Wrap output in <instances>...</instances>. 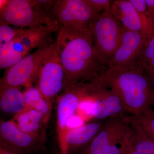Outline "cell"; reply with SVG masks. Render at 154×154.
<instances>
[{"label":"cell","instance_id":"7","mask_svg":"<svg viewBox=\"0 0 154 154\" xmlns=\"http://www.w3.org/2000/svg\"><path fill=\"white\" fill-rule=\"evenodd\" d=\"M130 116L109 118L101 131L81 154H119V144L129 129Z\"/></svg>","mask_w":154,"mask_h":154},{"label":"cell","instance_id":"12","mask_svg":"<svg viewBox=\"0 0 154 154\" xmlns=\"http://www.w3.org/2000/svg\"><path fill=\"white\" fill-rule=\"evenodd\" d=\"M148 37L124 28L120 44L108 64V68L126 67L137 62Z\"/></svg>","mask_w":154,"mask_h":154},{"label":"cell","instance_id":"2","mask_svg":"<svg viewBox=\"0 0 154 154\" xmlns=\"http://www.w3.org/2000/svg\"><path fill=\"white\" fill-rule=\"evenodd\" d=\"M137 62L126 67L105 68L95 79L118 96L127 113L137 115L154 106V89Z\"/></svg>","mask_w":154,"mask_h":154},{"label":"cell","instance_id":"10","mask_svg":"<svg viewBox=\"0 0 154 154\" xmlns=\"http://www.w3.org/2000/svg\"><path fill=\"white\" fill-rule=\"evenodd\" d=\"M87 99L92 105L91 114L103 119L125 115L126 113L120 99L110 89L94 79L87 83Z\"/></svg>","mask_w":154,"mask_h":154},{"label":"cell","instance_id":"19","mask_svg":"<svg viewBox=\"0 0 154 154\" xmlns=\"http://www.w3.org/2000/svg\"><path fill=\"white\" fill-rule=\"evenodd\" d=\"M28 110L14 116L12 120L15 122L20 129L28 133L44 135L43 125L44 124L36 121Z\"/></svg>","mask_w":154,"mask_h":154},{"label":"cell","instance_id":"5","mask_svg":"<svg viewBox=\"0 0 154 154\" xmlns=\"http://www.w3.org/2000/svg\"><path fill=\"white\" fill-rule=\"evenodd\" d=\"M37 78V88L52 107L53 99L66 87L65 74L56 42L48 47L40 65Z\"/></svg>","mask_w":154,"mask_h":154},{"label":"cell","instance_id":"26","mask_svg":"<svg viewBox=\"0 0 154 154\" xmlns=\"http://www.w3.org/2000/svg\"><path fill=\"white\" fill-rule=\"evenodd\" d=\"M149 17L154 28V0H146Z\"/></svg>","mask_w":154,"mask_h":154},{"label":"cell","instance_id":"9","mask_svg":"<svg viewBox=\"0 0 154 154\" xmlns=\"http://www.w3.org/2000/svg\"><path fill=\"white\" fill-rule=\"evenodd\" d=\"M48 47L36 50L19 62L6 69L0 80V88H28L37 78L40 65L46 55Z\"/></svg>","mask_w":154,"mask_h":154},{"label":"cell","instance_id":"25","mask_svg":"<svg viewBox=\"0 0 154 154\" xmlns=\"http://www.w3.org/2000/svg\"><path fill=\"white\" fill-rule=\"evenodd\" d=\"M137 12L145 18H149L146 0H129Z\"/></svg>","mask_w":154,"mask_h":154},{"label":"cell","instance_id":"1","mask_svg":"<svg viewBox=\"0 0 154 154\" xmlns=\"http://www.w3.org/2000/svg\"><path fill=\"white\" fill-rule=\"evenodd\" d=\"M56 42L65 74V88L92 82L106 68L94 54L91 30L80 32L60 27Z\"/></svg>","mask_w":154,"mask_h":154},{"label":"cell","instance_id":"8","mask_svg":"<svg viewBox=\"0 0 154 154\" xmlns=\"http://www.w3.org/2000/svg\"><path fill=\"white\" fill-rule=\"evenodd\" d=\"M52 13L60 27L80 32L90 30L91 23L100 14L94 13L85 0H57Z\"/></svg>","mask_w":154,"mask_h":154},{"label":"cell","instance_id":"11","mask_svg":"<svg viewBox=\"0 0 154 154\" xmlns=\"http://www.w3.org/2000/svg\"><path fill=\"white\" fill-rule=\"evenodd\" d=\"M44 135L23 131L13 120L0 123V143L10 147L20 154H34L44 149Z\"/></svg>","mask_w":154,"mask_h":154},{"label":"cell","instance_id":"16","mask_svg":"<svg viewBox=\"0 0 154 154\" xmlns=\"http://www.w3.org/2000/svg\"><path fill=\"white\" fill-rule=\"evenodd\" d=\"M0 108L5 113L15 115L31 109L20 88L16 87L0 88Z\"/></svg>","mask_w":154,"mask_h":154},{"label":"cell","instance_id":"20","mask_svg":"<svg viewBox=\"0 0 154 154\" xmlns=\"http://www.w3.org/2000/svg\"><path fill=\"white\" fill-rule=\"evenodd\" d=\"M149 136L154 140V110L152 109L137 115L130 116Z\"/></svg>","mask_w":154,"mask_h":154},{"label":"cell","instance_id":"18","mask_svg":"<svg viewBox=\"0 0 154 154\" xmlns=\"http://www.w3.org/2000/svg\"><path fill=\"white\" fill-rule=\"evenodd\" d=\"M27 105L32 110L42 113L44 117V124L46 126L50 118L52 107H51L38 88L30 86L23 92Z\"/></svg>","mask_w":154,"mask_h":154},{"label":"cell","instance_id":"24","mask_svg":"<svg viewBox=\"0 0 154 154\" xmlns=\"http://www.w3.org/2000/svg\"><path fill=\"white\" fill-rule=\"evenodd\" d=\"M119 154H140L134 149L131 144L129 131L119 144Z\"/></svg>","mask_w":154,"mask_h":154},{"label":"cell","instance_id":"14","mask_svg":"<svg viewBox=\"0 0 154 154\" xmlns=\"http://www.w3.org/2000/svg\"><path fill=\"white\" fill-rule=\"evenodd\" d=\"M104 123L98 122H90L78 128L70 129L66 140L68 153L85 148L101 131Z\"/></svg>","mask_w":154,"mask_h":154},{"label":"cell","instance_id":"4","mask_svg":"<svg viewBox=\"0 0 154 154\" xmlns=\"http://www.w3.org/2000/svg\"><path fill=\"white\" fill-rule=\"evenodd\" d=\"M124 28L113 15L112 9L100 13L91 23L94 54L103 66L108 67L120 44Z\"/></svg>","mask_w":154,"mask_h":154},{"label":"cell","instance_id":"28","mask_svg":"<svg viewBox=\"0 0 154 154\" xmlns=\"http://www.w3.org/2000/svg\"><path fill=\"white\" fill-rule=\"evenodd\" d=\"M145 70L146 72L152 71L154 70V57L150 61L146 69Z\"/></svg>","mask_w":154,"mask_h":154},{"label":"cell","instance_id":"17","mask_svg":"<svg viewBox=\"0 0 154 154\" xmlns=\"http://www.w3.org/2000/svg\"><path fill=\"white\" fill-rule=\"evenodd\" d=\"M129 116L130 140L134 148L140 154H154V140Z\"/></svg>","mask_w":154,"mask_h":154},{"label":"cell","instance_id":"13","mask_svg":"<svg viewBox=\"0 0 154 154\" xmlns=\"http://www.w3.org/2000/svg\"><path fill=\"white\" fill-rule=\"evenodd\" d=\"M114 17L127 30L149 37L154 34V28L149 18L142 17L129 0H116L112 4Z\"/></svg>","mask_w":154,"mask_h":154},{"label":"cell","instance_id":"6","mask_svg":"<svg viewBox=\"0 0 154 154\" xmlns=\"http://www.w3.org/2000/svg\"><path fill=\"white\" fill-rule=\"evenodd\" d=\"M88 95L87 82L70 85L65 88L58 98L57 105V131L62 154L67 153L66 137L70 129L69 122Z\"/></svg>","mask_w":154,"mask_h":154},{"label":"cell","instance_id":"3","mask_svg":"<svg viewBox=\"0 0 154 154\" xmlns=\"http://www.w3.org/2000/svg\"><path fill=\"white\" fill-rule=\"evenodd\" d=\"M56 1L1 0V23L22 28L45 26L54 31L60 25L49 10Z\"/></svg>","mask_w":154,"mask_h":154},{"label":"cell","instance_id":"15","mask_svg":"<svg viewBox=\"0 0 154 154\" xmlns=\"http://www.w3.org/2000/svg\"><path fill=\"white\" fill-rule=\"evenodd\" d=\"M54 32L45 26L22 28L21 33L16 37L22 47L30 53L34 49L48 47L51 42V34Z\"/></svg>","mask_w":154,"mask_h":154},{"label":"cell","instance_id":"22","mask_svg":"<svg viewBox=\"0 0 154 154\" xmlns=\"http://www.w3.org/2000/svg\"><path fill=\"white\" fill-rule=\"evenodd\" d=\"M22 28L12 27L5 23L0 25V48L14 39L21 33Z\"/></svg>","mask_w":154,"mask_h":154},{"label":"cell","instance_id":"27","mask_svg":"<svg viewBox=\"0 0 154 154\" xmlns=\"http://www.w3.org/2000/svg\"><path fill=\"white\" fill-rule=\"evenodd\" d=\"M0 154H20L14 149L0 143Z\"/></svg>","mask_w":154,"mask_h":154},{"label":"cell","instance_id":"21","mask_svg":"<svg viewBox=\"0 0 154 154\" xmlns=\"http://www.w3.org/2000/svg\"><path fill=\"white\" fill-rule=\"evenodd\" d=\"M154 57V34L147 38L145 45L137 60L138 64L145 70L150 61Z\"/></svg>","mask_w":154,"mask_h":154},{"label":"cell","instance_id":"23","mask_svg":"<svg viewBox=\"0 0 154 154\" xmlns=\"http://www.w3.org/2000/svg\"><path fill=\"white\" fill-rule=\"evenodd\" d=\"M90 8L96 14L112 9V1L110 0H85Z\"/></svg>","mask_w":154,"mask_h":154}]
</instances>
